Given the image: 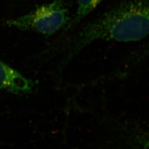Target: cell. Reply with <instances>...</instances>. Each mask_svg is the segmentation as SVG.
Listing matches in <instances>:
<instances>
[{"label": "cell", "instance_id": "6da1fadb", "mask_svg": "<svg viewBox=\"0 0 149 149\" xmlns=\"http://www.w3.org/2000/svg\"><path fill=\"white\" fill-rule=\"evenodd\" d=\"M149 35V0H123L74 33L65 49L60 69L97 41L127 43Z\"/></svg>", "mask_w": 149, "mask_h": 149}, {"label": "cell", "instance_id": "7a4b0ae2", "mask_svg": "<svg viewBox=\"0 0 149 149\" xmlns=\"http://www.w3.org/2000/svg\"><path fill=\"white\" fill-rule=\"evenodd\" d=\"M71 19L68 9L62 0L37 7L34 10L23 16L7 22L10 27L22 31H31L44 36H51L65 29Z\"/></svg>", "mask_w": 149, "mask_h": 149}, {"label": "cell", "instance_id": "3957f363", "mask_svg": "<svg viewBox=\"0 0 149 149\" xmlns=\"http://www.w3.org/2000/svg\"><path fill=\"white\" fill-rule=\"evenodd\" d=\"M34 86L32 80L0 60V90L15 95L31 92Z\"/></svg>", "mask_w": 149, "mask_h": 149}, {"label": "cell", "instance_id": "277c9868", "mask_svg": "<svg viewBox=\"0 0 149 149\" xmlns=\"http://www.w3.org/2000/svg\"><path fill=\"white\" fill-rule=\"evenodd\" d=\"M103 0H77V7L74 18L65 28V33L72 31L75 27L96 8Z\"/></svg>", "mask_w": 149, "mask_h": 149}]
</instances>
